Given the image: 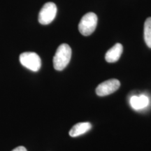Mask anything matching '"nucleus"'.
<instances>
[{"label":"nucleus","instance_id":"obj_1","mask_svg":"<svg viewBox=\"0 0 151 151\" xmlns=\"http://www.w3.org/2000/svg\"><path fill=\"white\" fill-rule=\"evenodd\" d=\"M71 58V48L67 43H62L57 49L53 58V67L57 71H62L69 65Z\"/></svg>","mask_w":151,"mask_h":151},{"label":"nucleus","instance_id":"obj_2","mask_svg":"<svg viewBox=\"0 0 151 151\" xmlns=\"http://www.w3.org/2000/svg\"><path fill=\"white\" fill-rule=\"evenodd\" d=\"M97 25V16L92 12L84 15L78 24V30L83 36L92 35Z\"/></svg>","mask_w":151,"mask_h":151},{"label":"nucleus","instance_id":"obj_3","mask_svg":"<svg viewBox=\"0 0 151 151\" xmlns=\"http://www.w3.org/2000/svg\"><path fill=\"white\" fill-rule=\"evenodd\" d=\"M20 62L22 66L32 71H38L41 66L40 57L34 52H25L20 54Z\"/></svg>","mask_w":151,"mask_h":151},{"label":"nucleus","instance_id":"obj_4","mask_svg":"<svg viewBox=\"0 0 151 151\" xmlns=\"http://www.w3.org/2000/svg\"><path fill=\"white\" fill-rule=\"evenodd\" d=\"M57 6L53 2L46 3L39 14V22L41 24H48L53 21L57 14Z\"/></svg>","mask_w":151,"mask_h":151},{"label":"nucleus","instance_id":"obj_5","mask_svg":"<svg viewBox=\"0 0 151 151\" xmlns=\"http://www.w3.org/2000/svg\"><path fill=\"white\" fill-rule=\"evenodd\" d=\"M120 86V83L118 80L115 78L110 79L100 83L96 88V93L100 97H104L116 92Z\"/></svg>","mask_w":151,"mask_h":151},{"label":"nucleus","instance_id":"obj_6","mask_svg":"<svg viewBox=\"0 0 151 151\" xmlns=\"http://www.w3.org/2000/svg\"><path fill=\"white\" fill-rule=\"evenodd\" d=\"M129 103L132 109L139 111L146 108L149 105L150 100L148 96L145 94H140L139 96L134 95L130 98Z\"/></svg>","mask_w":151,"mask_h":151},{"label":"nucleus","instance_id":"obj_7","mask_svg":"<svg viewBox=\"0 0 151 151\" xmlns=\"http://www.w3.org/2000/svg\"><path fill=\"white\" fill-rule=\"evenodd\" d=\"M122 51H123L122 45L119 43H116L106 52L105 55L106 61L110 63L117 62L120 58Z\"/></svg>","mask_w":151,"mask_h":151},{"label":"nucleus","instance_id":"obj_8","mask_svg":"<svg viewBox=\"0 0 151 151\" xmlns=\"http://www.w3.org/2000/svg\"><path fill=\"white\" fill-rule=\"evenodd\" d=\"M92 128V124L90 122H78L75 124L69 131V135L71 137H76L88 132Z\"/></svg>","mask_w":151,"mask_h":151},{"label":"nucleus","instance_id":"obj_9","mask_svg":"<svg viewBox=\"0 0 151 151\" xmlns=\"http://www.w3.org/2000/svg\"><path fill=\"white\" fill-rule=\"evenodd\" d=\"M143 35L147 46L151 48V17H149L145 21Z\"/></svg>","mask_w":151,"mask_h":151},{"label":"nucleus","instance_id":"obj_10","mask_svg":"<svg viewBox=\"0 0 151 151\" xmlns=\"http://www.w3.org/2000/svg\"><path fill=\"white\" fill-rule=\"evenodd\" d=\"M12 151H27V150L24 146H18L16 148L14 149Z\"/></svg>","mask_w":151,"mask_h":151}]
</instances>
